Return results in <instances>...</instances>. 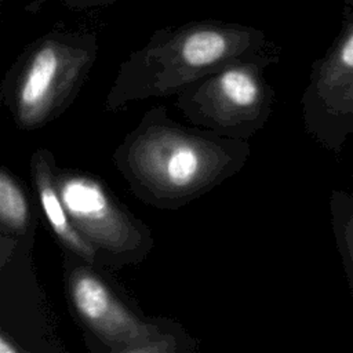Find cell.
Instances as JSON below:
<instances>
[{
	"label": "cell",
	"instance_id": "obj_9",
	"mask_svg": "<svg viewBox=\"0 0 353 353\" xmlns=\"http://www.w3.org/2000/svg\"><path fill=\"white\" fill-rule=\"evenodd\" d=\"M334 229L341 256L353 287V197L334 199Z\"/></svg>",
	"mask_w": 353,
	"mask_h": 353
},
{
	"label": "cell",
	"instance_id": "obj_6",
	"mask_svg": "<svg viewBox=\"0 0 353 353\" xmlns=\"http://www.w3.org/2000/svg\"><path fill=\"white\" fill-rule=\"evenodd\" d=\"M266 59H245L221 68L219 73L208 83L211 94L218 103L236 117L252 119L265 106V84L261 66Z\"/></svg>",
	"mask_w": 353,
	"mask_h": 353
},
{
	"label": "cell",
	"instance_id": "obj_12",
	"mask_svg": "<svg viewBox=\"0 0 353 353\" xmlns=\"http://www.w3.org/2000/svg\"><path fill=\"white\" fill-rule=\"evenodd\" d=\"M336 103L339 105L341 110L353 112V81L349 84V87L342 92V95L338 98Z\"/></svg>",
	"mask_w": 353,
	"mask_h": 353
},
{
	"label": "cell",
	"instance_id": "obj_5",
	"mask_svg": "<svg viewBox=\"0 0 353 353\" xmlns=\"http://www.w3.org/2000/svg\"><path fill=\"white\" fill-rule=\"evenodd\" d=\"M59 196L74 225L101 247L121 252L137 244L135 230L95 181L77 175L63 178Z\"/></svg>",
	"mask_w": 353,
	"mask_h": 353
},
{
	"label": "cell",
	"instance_id": "obj_8",
	"mask_svg": "<svg viewBox=\"0 0 353 353\" xmlns=\"http://www.w3.org/2000/svg\"><path fill=\"white\" fill-rule=\"evenodd\" d=\"M36 182L43 211L52 230L69 248L87 261H92L94 251L73 228L69 214L61 200L59 193L55 190L51 182V175L43 160H40L36 165Z\"/></svg>",
	"mask_w": 353,
	"mask_h": 353
},
{
	"label": "cell",
	"instance_id": "obj_16",
	"mask_svg": "<svg viewBox=\"0 0 353 353\" xmlns=\"http://www.w3.org/2000/svg\"><path fill=\"white\" fill-rule=\"evenodd\" d=\"M352 15H353V14H352Z\"/></svg>",
	"mask_w": 353,
	"mask_h": 353
},
{
	"label": "cell",
	"instance_id": "obj_4",
	"mask_svg": "<svg viewBox=\"0 0 353 353\" xmlns=\"http://www.w3.org/2000/svg\"><path fill=\"white\" fill-rule=\"evenodd\" d=\"M72 301L81 319L121 352H163L168 346L153 339L150 328L135 319L92 273L76 270L70 279Z\"/></svg>",
	"mask_w": 353,
	"mask_h": 353
},
{
	"label": "cell",
	"instance_id": "obj_11",
	"mask_svg": "<svg viewBox=\"0 0 353 353\" xmlns=\"http://www.w3.org/2000/svg\"><path fill=\"white\" fill-rule=\"evenodd\" d=\"M46 1H61V4L73 8V10H85V8H97L106 7L117 0H36L34 3L43 4Z\"/></svg>",
	"mask_w": 353,
	"mask_h": 353
},
{
	"label": "cell",
	"instance_id": "obj_15",
	"mask_svg": "<svg viewBox=\"0 0 353 353\" xmlns=\"http://www.w3.org/2000/svg\"><path fill=\"white\" fill-rule=\"evenodd\" d=\"M0 8H1V0H0Z\"/></svg>",
	"mask_w": 353,
	"mask_h": 353
},
{
	"label": "cell",
	"instance_id": "obj_7",
	"mask_svg": "<svg viewBox=\"0 0 353 353\" xmlns=\"http://www.w3.org/2000/svg\"><path fill=\"white\" fill-rule=\"evenodd\" d=\"M353 81V15L346 19V23L330 48L327 55L321 59L316 74L313 87L321 99L336 102L342 92Z\"/></svg>",
	"mask_w": 353,
	"mask_h": 353
},
{
	"label": "cell",
	"instance_id": "obj_1",
	"mask_svg": "<svg viewBox=\"0 0 353 353\" xmlns=\"http://www.w3.org/2000/svg\"><path fill=\"white\" fill-rule=\"evenodd\" d=\"M265 33L252 26L219 21L192 22L157 39L145 52L165 74L193 77L245 59H265Z\"/></svg>",
	"mask_w": 353,
	"mask_h": 353
},
{
	"label": "cell",
	"instance_id": "obj_3",
	"mask_svg": "<svg viewBox=\"0 0 353 353\" xmlns=\"http://www.w3.org/2000/svg\"><path fill=\"white\" fill-rule=\"evenodd\" d=\"M88 40L74 34H51L41 39L28 57L18 90V114L22 123L41 121L57 97L91 59Z\"/></svg>",
	"mask_w": 353,
	"mask_h": 353
},
{
	"label": "cell",
	"instance_id": "obj_14",
	"mask_svg": "<svg viewBox=\"0 0 353 353\" xmlns=\"http://www.w3.org/2000/svg\"><path fill=\"white\" fill-rule=\"evenodd\" d=\"M343 4L346 7H353V0H343Z\"/></svg>",
	"mask_w": 353,
	"mask_h": 353
},
{
	"label": "cell",
	"instance_id": "obj_10",
	"mask_svg": "<svg viewBox=\"0 0 353 353\" xmlns=\"http://www.w3.org/2000/svg\"><path fill=\"white\" fill-rule=\"evenodd\" d=\"M29 219V207L19 186L4 172H0V222L22 229Z\"/></svg>",
	"mask_w": 353,
	"mask_h": 353
},
{
	"label": "cell",
	"instance_id": "obj_13",
	"mask_svg": "<svg viewBox=\"0 0 353 353\" xmlns=\"http://www.w3.org/2000/svg\"><path fill=\"white\" fill-rule=\"evenodd\" d=\"M19 349L15 347L8 339H6L4 336L0 335V353H15Z\"/></svg>",
	"mask_w": 353,
	"mask_h": 353
},
{
	"label": "cell",
	"instance_id": "obj_2",
	"mask_svg": "<svg viewBox=\"0 0 353 353\" xmlns=\"http://www.w3.org/2000/svg\"><path fill=\"white\" fill-rule=\"evenodd\" d=\"M134 171L150 186L182 193L219 174L226 157L219 146L172 130L156 128L130 150Z\"/></svg>",
	"mask_w": 353,
	"mask_h": 353
}]
</instances>
